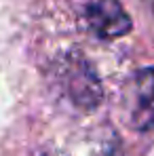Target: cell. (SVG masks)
Segmentation results:
<instances>
[{
	"instance_id": "6da1fadb",
	"label": "cell",
	"mask_w": 154,
	"mask_h": 156,
	"mask_svg": "<svg viewBox=\"0 0 154 156\" xmlns=\"http://www.w3.org/2000/svg\"><path fill=\"white\" fill-rule=\"evenodd\" d=\"M61 84L68 99L84 112L95 110L103 99L102 82L82 55L66 57L61 68Z\"/></svg>"
},
{
	"instance_id": "7a4b0ae2",
	"label": "cell",
	"mask_w": 154,
	"mask_h": 156,
	"mask_svg": "<svg viewBox=\"0 0 154 156\" xmlns=\"http://www.w3.org/2000/svg\"><path fill=\"white\" fill-rule=\"evenodd\" d=\"M84 17L91 32L106 40L123 38L133 27L120 0H91L84 9Z\"/></svg>"
},
{
	"instance_id": "3957f363",
	"label": "cell",
	"mask_w": 154,
	"mask_h": 156,
	"mask_svg": "<svg viewBox=\"0 0 154 156\" xmlns=\"http://www.w3.org/2000/svg\"><path fill=\"white\" fill-rule=\"evenodd\" d=\"M131 125L137 131L154 129V66L139 70L131 84Z\"/></svg>"
},
{
	"instance_id": "277c9868",
	"label": "cell",
	"mask_w": 154,
	"mask_h": 156,
	"mask_svg": "<svg viewBox=\"0 0 154 156\" xmlns=\"http://www.w3.org/2000/svg\"><path fill=\"white\" fill-rule=\"evenodd\" d=\"M45 156H63V154H57V152H51V154H45Z\"/></svg>"
},
{
	"instance_id": "5b68a950",
	"label": "cell",
	"mask_w": 154,
	"mask_h": 156,
	"mask_svg": "<svg viewBox=\"0 0 154 156\" xmlns=\"http://www.w3.org/2000/svg\"><path fill=\"white\" fill-rule=\"evenodd\" d=\"M152 11H154V0H152Z\"/></svg>"
}]
</instances>
